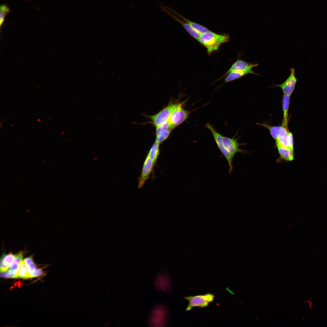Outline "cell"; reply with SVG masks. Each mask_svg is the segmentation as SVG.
<instances>
[{
	"label": "cell",
	"instance_id": "277c9868",
	"mask_svg": "<svg viewBox=\"0 0 327 327\" xmlns=\"http://www.w3.org/2000/svg\"><path fill=\"white\" fill-rule=\"evenodd\" d=\"M177 102L173 103L170 101L167 106L165 107L156 114L147 117L150 119L155 127L169 121L172 111Z\"/></svg>",
	"mask_w": 327,
	"mask_h": 327
},
{
	"label": "cell",
	"instance_id": "7c38bea8",
	"mask_svg": "<svg viewBox=\"0 0 327 327\" xmlns=\"http://www.w3.org/2000/svg\"><path fill=\"white\" fill-rule=\"evenodd\" d=\"M161 10L167 14L171 17L173 19L179 23L183 27L186 31L193 38L199 41L201 35L194 30L188 23L178 18L170 11L167 9L165 6H160Z\"/></svg>",
	"mask_w": 327,
	"mask_h": 327
},
{
	"label": "cell",
	"instance_id": "ac0fdd59",
	"mask_svg": "<svg viewBox=\"0 0 327 327\" xmlns=\"http://www.w3.org/2000/svg\"><path fill=\"white\" fill-rule=\"evenodd\" d=\"M160 144L155 140L149 150L147 155L152 160L154 166L156 165L157 160L160 154Z\"/></svg>",
	"mask_w": 327,
	"mask_h": 327
},
{
	"label": "cell",
	"instance_id": "4fadbf2b",
	"mask_svg": "<svg viewBox=\"0 0 327 327\" xmlns=\"http://www.w3.org/2000/svg\"><path fill=\"white\" fill-rule=\"evenodd\" d=\"M165 7L177 16L188 23L194 30L200 35L210 31L207 28L204 26L197 23L191 21L186 18L171 8L167 6H165Z\"/></svg>",
	"mask_w": 327,
	"mask_h": 327
},
{
	"label": "cell",
	"instance_id": "d4e9b609",
	"mask_svg": "<svg viewBox=\"0 0 327 327\" xmlns=\"http://www.w3.org/2000/svg\"><path fill=\"white\" fill-rule=\"evenodd\" d=\"M170 128H173L171 127L169 121H168L164 124L156 127V135H157L161 132Z\"/></svg>",
	"mask_w": 327,
	"mask_h": 327
},
{
	"label": "cell",
	"instance_id": "7a4b0ae2",
	"mask_svg": "<svg viewBox=\"0 0 327 327\" xmlns=\"http://www.w3.org/2000/svg\"><path fill=\"white\" fill-rule=\"evenodd\" d=\"M186 99L181 102H177L169 121L174 129L186 121L189 117L191 111L184 109Z\"/></svg>",
	"mask_w": 327,
	"mask_h": 327
},
{
	"label": "cell",
	"instance_id": "2e32d148",
	"mask_svg": "<svg viewBox=\"0 0 327 327\" xmlns=\"http://www.w3.org/2000/svg\"><path fill=\"white\" fill-rule=\"evenodd\" d=\"M290 100V96L283 94L282 100L283 119L282 126L286 128H288V111Z\"/></svg>",
	"mask_w": 327,
	"mask_h": 327
},
{
	"label": "cell",
	"instance_id": "603a6c76",
	"mask_svg": "<svg viewBox=\"0 0 327 327\" xmlns=\"http://www.w3.org/2000/svg\"><path fill=\"white\" fill-rule=\"evenodd\" d=\"M173 129L170 128L161 132L156 136L155 140L160 144H162L168 138Z\"/></svg>",
	"mask_w": 327,
	"mask_h": 327
},
{
	"label": "cell",
	"instance_id": "ba28073f",
	"mask_svg": "<svg viewBox=\"0 0 327 327\" xmlns=\"http://www.w3.org/2000/svg\"><path fill=\"white\" fill-rule=\"evenodd\" d=\"M162 306H157L152 310L150 317V324L152 325L160 326L164 325L167 319V310Z\"/></svg>",
	"mask_w": 327,
	"mask_h": 327
},
{
	"label": "cell",
	"instance_id": "9c48e42d",
	"mask_svg": "<svg viewBox=\"0 0 327 327\" xmlns=\"http://www.w3.org/2000/svg\"><path fill=\"white\" fill-rule=\"evenodd\" d=\"M290 71V74L285 81L280 84L274 85V87L280 88L284 94L290 96L293 92L297 81L295 75V69L291 68Z\"/></svg>",
	"mask_w": 327,
	"mask_h": 327
},
{
	"label": "cell",
	"instance_id": "cb8c5ba5",
	"mask_svg": "<svg viewBox=\"0 0 327 327\" xmlns=\"http://www.w3.org/2000/svg\"><path fill=\"white\" fill-rule=\"evenodd\" d=\"M9 11V8L7 5H3L0 6V25L1 27L4 21L5 17Z\"/></svg>",
	"mask_w": 327,
	"mask_h": 327
},
{
	"label": "cell",
	"instance_id": "7402d4cb",
	"mask_svg": "<svg viewBox=\"0 0 327 327\" xmlns=\"http://www.w3.org/2000/svg\"><path fill=\"white\" fill-rule=\"evenodd\" d=\"M19 278L24 279L29 278L27 266L24 260H22L20 264L16 275V278Z\"/></svg>",
	"mask_w": 327,
	"mask_h": 327
},
{
	"label": "cell",
	"instance_id": "83f0119b",
	"mask_svg": "<svg viewBox=\"0 0 327 327\" xmlns=\"http://www.w3.org/2000/svg\"><path fill=\"white\" fill-rule=\"evenodd\" d=\"M43 274V272L41 269H36L31 274L30 277L31 278L38 277L42 275Z\"/></svg>",
	"mask_w": 327,
	"mask_h": 327
},
{
	"label": "cell",
	"instance_id": "6da1fadb",
	"mask_svg": "<svg viewBox=\"0 0 327 327\" xmlns=\"http://www.w3.org/2000/svg\"><path fill=\"white\" fill-rule=\"evenodd\" d=\"M230 39L228 34H218L210 31L201 35L199 42L206 49L209 55L218 51L223 43L228 42Z\"/></svg>",
	"mask_w": 327,
	"mask_h": 327
},
{
	"label": "cell",
	"instance_id": "8fae6325",
	"mask_svg": "<svg viewBox=\"0 0 327 327\" xmlns=\"http://www.w3.org/2000/svg\"><path fill=\"white\" fill-rule=\"evenodd\" d=\"M275 141L276 143L293 150V135L289 130L288 128L283 126Z\"/></svg>",
	"mask_w": 327,
	"mask_h": 327
},
{
	"label": "cell",
	"instance_id": "484cf974",
	"mask_svg": "<svg viewBox=\"0 0 327 327\" xmlns=\"http://www.w3.org/2000/svg\"><path fill=\"white\" fill-rule=\"evenodd\" d=\"M0 277L5 278H16V274L14 272L8 270L0 272Z\"/></svg>",
	"mask_w": 327,
	"mask_h": 327
},
{
	"label": "cell",
	"instance_id": "3957f363",
	"mask_svg": "<svg viewBox=\"0 0 327 327\" xmlns=\"http://www.w3.org/2000/svg\"><path fill=\"white\" fill-rule=\"evenodd\" d=\"M205 127L211 133L218 148L227 161L229 167V172L230 174L233 170V161L234 157L229 153L225 147L222 140V135L218 132L209 123H207Z\"/></svg>",
	"mask_w": 327,
	"mask_h": 327
},
{
	"label": "cell",
	"instance_id": "d6986e66",
	"mask_svg": "<svg viewBox=\"0 0 327 327\" xmlns=\"http://www.w3.org/2000/svg\"><path fill=\"white\" fill-rule=\"evenodd\" d=\"M23 253L22 252H20L15 255V257L11 265L9 267L8 270L15 272L16 275L21 261L23 260Z\"/></svg>",
	"mask_w": 327,
	"mask_h": 327
},
{
	"label": "cell",
	"instance_id": "4316f807",
	"mask_svg": "<svg viewBox=\"0 0 327 327\" xmlns=\"http://www.w3.org/2000/svg\"><path fill=\"white\" fill-rule=\"evenodd\" d=\"M26 265L29 278H31L30 276L31 274L36 269V265L33 261Z\"/></svg>",
	"mask_w": 327,
	"mask_h": 327
},
{
	"label": "cell",
	"instance_id": "9a60e30c",
	"mask_svg": "<svg viewBox=\"0 0 327 327\" xmlns=\"http://www.w3.org/2000/svg\"><path fill=\"white\" fill-rule=\"evenodd\" d=\"M155 285L158 289L164 292L169 290L171 287L169 278L164 274L158 276L155 280Z\"/></svg>",
	"mask_w": 327,
	"mask_h": 327
},
{
	"label": "cell",
	"instance_id": "ffe728a7",
	"mask_svg": "<svg viewBox=\"0 0 327 327\" xmlns=\"http://www.w3.org/2000/svg\"><path fill=\"white\" fill-rule=\"evenodd\" d=\"M256 124L267 129L269 130L271 136L275 140L276 139L279 133L283 127L282 126H271L266 123H263L262 124L256 123Z\"/></svg>",
	"mask_w": 327,
	"mask_h": 327
},
{
	"label": "cell",
	"instance_id": "5bb4252c",
	"mask_svg": "<svg viewBox=\"0 0 327 327\" xmlns=\"http://www.w3.org/2000/svg\"><path fill=\"white\" fill-rule=\"evenodd\" d=\"M279 157L277 160L279 162L282 160L291 161L294 159L293 150L276 143Z\"/></svg>",
	"mask_w": 327,
	"mask_h": 327
},
{
	"label": "cell",
	"instance_id": "44dd1931",
	"mask_svg": "<svg viewBox=\"0 0 327 327\" xmlns=\"http://www.w3.org/2000/svg\"><path fill=\"white\" fill-rule=\"evenodd\" d=\"M247 74L243 71H233L229 72L226 76V77L224 79V83L223 84L228 83L240 78Z\"/></svg>",
	"mask_w": 327,
	"mask_h": 327
},
{
	"label": "cell",
	"instance_id": "8992f818",
	"mask_svg": "<svg viewBox=\"0 0 327 327\" xmlns=\"http://www.w3.org/2000/svg\"><path fill=\"white\" fill-rule=\"evenodd\" d=\"M154 166L152 160L147 155L144 162L140 175L138 178L139 188H141L144 186L146 181L150 178L151 174L153 178L154 177Z\"/></svg>",
	"mask_w": 327,
	"mask_h": 327
},
{
	"label": "cell",
	"instance_id": "30bf717a",
	"mask_svg": "<svg viewBox=\"0 0 327 327\" xmlns=\"http://www.w3.org/2000/svg\"><path fill=\"white\" fill-rule=\"evenodd\" d=\"M222 138L223 144L226 149L233 157L238 153L243 154L247 152L240 148V146L243 144L238 143L237 138H230L223 135Z\"/></svg>",
	"mask_w": 327,
	"mask_h": 327
},
{
	"label": "cell",
	"instance_id": "e0dca14e",
	"mask_svg": "<svg viewBox=\"0 0 327 327\" xmlns=\"http://www.w3.org/2000/svg\"><path fill=\"white\" fill-rule=\"evenodd\" d=\"M15 255L11 253L2 255L0 260V272L8 270L13 262Z\"/></svg>",
	"mask_w": 327,
	"mask_h": 327
},
{
	"label": "cell",
	"instance_id": "52a82bcc",
	"mask_svg": "<svg viewBox=\"0 0 327 327\" xmlns=\"http://www.w3.org/2000/svg\"><path fill=\"white\" fill-rule=\"evenodd\" d=\"M258 64L248 63L240 59L237 60L231 66L229 70L219 80L224 78L229 72L233 71H243L247 74H252L259 75V74L254 72L253 68L258 66Z\"/></svg>",
	"mask_w": 327,
	"mask_h": 327
},
{
	"label": "cell",
	"instance_id": "5b68a950",
	"mask_svg": "<svg viewBox=\"0 0 327 327\" xmlns=\"http://www.w3.org/2000/svg\"><path fill=\"white\" fill-rule=\"evenodd\" d=\"M214 297V296L211 293L186 297L185 299L188 302V304L186 311H188L190 310L193 308L195 307H206L208 306L209 303L213 300Z\"/></svg>",
	"mask_w": 327,
	"mask_h": 327
}]
</instances>
